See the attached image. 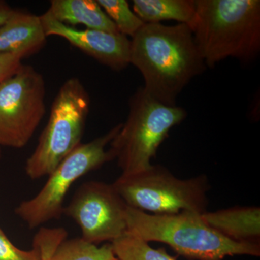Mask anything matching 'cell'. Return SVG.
Returning <instances> with one entry per match:
<instances>
[{
	"label": "cell",
	"instance_id": "1",
	"mask_svg": "<svg viewBox=\"0 0 260 260\" xmlns=\"http://www.w3.org/2000/svg\"><path fill=\"white\" fill-rule=\"evenodd\" d=\"M130 64L144 80L145 91L165 105L206 70L189 25L145 23L130 39Z\"/></svg>",
	"mask_w": 260,
	"mask_h": 260
},
{
	"label": "cell",
	"instance_id": "2",
	"mask_svg": "<svg viewBox=\"0 0 260 260\" xmlns=\"http://www.w3.org/2000/svg\"><path fill=\"white\" fill-rule=\"evenodd\" d=\"M189 24L207 68L228 58L249 64L260 53L259 0H195Z\"/></svg>",
	"mask_w": 260,
	"mask_h": 260
},
{
	"label": "cell",
	"instance_id": "3",
	"mask_svg": "<svg viewBox=\"0 0 260 260\" xmlns=\"http://www.w3.org/2000/svg\"><path fill=\"white\" fill-rule=\"evenodd\" d=\"M127 231L147 242L164 243L190 260H223L236 255L260 256V244L227 239L209 226L201 213L183 211L153 215L126 207Z\"/></svg>",
	"mask_w": 260,
	"mask_h": 260
},
{
	"label": "cell",
	"instance_id": "4",
	"mask_svg": "<svg viewBox=\"0 0 260 260\" xmlns=\"http://www.w3.org/2000/svg\"><path fill=\"white\" fill-rule=\"evenodd\" d=\"M187 112L179 106L165 105L137 89L129 101V112L109 144L121 174L141 172L152 165L159 147L171 129L185 120Z\"/></svg>",
	"mask_w": 260,
	"mask_h": 260
},
{
	"label": "cell",
	"instance_id": "5",
	"mask_svg": "<svg viewBox=\"0 0 260 260\" xmlns=\"http://www.w3.org/2000/svg\"><path fill=\"white\" fill-rule=\"evenodd\" d=\"M112 184L127 206L145 213L208 211L210 186L205 174L179 179L167 167L152 164L141 172L121 174Z\"/></svg>",
	"mask_w": 260,
	"mask_h": 260
},
{
	"label": "cell",
	"instance_id": "6",
	"mask_svg": "<svg viewBox=\"0 0 260 260\" xmlns=\"http://www.w3.org/2000/svg\"><path fill=\"white\" fill-rule=\"evenodd\" d=\"M88 92L78 78H68L61 85L51 104L47 125L25 164L31 179L51 174L81 143L90 112Z\"/></svg>",
	"mask_w": 260,
	"mask_h": 260
},
{
	"label": "cell",
	"instance_id": "7",
	"mask_svg": "<svg viewBox=\"0 0 260 260\" xmlns=\"http://www.w3.org/2000/svg\"><path fill=\"white\" fill-rule=\"evenodd\" d=\"M121 124H116L92 141L80 143L48 175L49 179L39 192L15 208V213L29 229L60 218L64 211L65 197L75 181L114 160L112 153L106 148L120 129Z\"/></svg>",
	"mask_w": 260,
	"mask_h": 260
},
{
	"label": "cell",
	"instance_id": "8",
	"mask_svg": "<svg viewBox=\"0 0 260 260\" xmlns=\"http://www.w3.org/2000/svg\"><path fill=\"white\" fill-rule=\"evenodd\" d=\"M45 96L44 76L31 65L0 83V148L28 144L45 115Z\"/></svg>",
	"mask_w": 260,
	"mask_h": 260
},
{
	"label": "cell",
	"instance_id": "9",
	"mask_svg": "<svg viewBox=\"0 0 260 260\" xmlns=\"http://www.w3.org/2000/svg\"><path fill=\"white\" fill-rule=\"evenodd\" d=\"M126 207L113 184L90 181L78 187L63 214L78 224L84 241L99 245L127 231Z\"/></svg>",
	"mask_w": 260,
	"mask_h": 260
},
{
	"label": "cell",
	"instance_id": "10",
	"mask_svg": "<svg viewBox=\"0 0 260 260\" xmlns=\"http://www.w3.org/2000/svg\"><path fill=\"white\" fill-rule=\"evenodd\" d=\"M40 18L47 37L62 38L114 71H121L130 64V40L125 36L94 29L80 30L57 21L47 11Z\"/></svg>",
	"mask_w": 260,
	"mask_h": 260
},
{
	"label": "cell",
	"instance_id": "11",
	"mask_svg": "<svg viewBox=\"0 0 260 260\" xmlns=\"http://www.w3.org/2000/svg\"><path fill=\"white\" fill-rule=\"evenodd\" d=\"M61 241L56 231L42 229L34 237L32 246L40 251L41 260H118L111 243L99 246L81 237Z\"/></svg>",
	"mask_w": 260,
	"mask_h": 260
},
{
	"label": "cell",
	"instance_id": "12",
	"mask_svg": "<svg viewBox=\"0 0 260 260\" xmlns=\"http://www.w3.org/2000/svg\"><path fill=\"white\" fill-rule=\"evenodd\" d=\"M47 38L40 15L15 10L11 18L0 26V54L19 52L27 57L41 50Z\"/></svg>",
	"mask_w": 260,
	"mask_h": 260
},
{
	"label": "cell",
	"instance_id": "13",
	"mask_svg": "<svg viewBox=\"0 0 260 260\" xmlns=\"http://www.w3.org/2000/svg\"><path fill=\"white\" fill-rule=\"evenodd\" d=\"M209 226L239 243L260 244V210L256 206H235L202 214Z\"/></svg>",
	"mask_w": 260,
	"mask_h": 260
},
{
	"label": "cell",
	"instance_id": "14",
	"mask_svg": "<svg viewBox=\"0 0 260 260\" xmlns=\"http://www.w3.org/2000/svg\"><path fill=\"white\" fill-rule=\"evenodd\" d=\"M47 12L69 26L83 25L88 29L119 32L97 0H51Z\"/></svg>",
	"mask_w": 260,
	"mask_h": 260
},
{
	"label": "cell",
	"instance_id": "15",
	"mask_svg": "<svg viewBox=\"0 0 260 260\" xmlns=\"http://www.w3.org/2000/svg\"><path fill=\"white\" fill-rule=\"evenodd\" d=\"M195 0H133V12L145 23L174 20L189 25L195 14Z\"/></svg>",
	"mask_w": 260,
	"mask_h": 260
},
{
	"label": "cell",
	"instance_id": "16",
	"mask_svg": "<svg viewBox=\"0 0 260 260\" xmlns=\"http://www.w3.org/2000/svg\"><path fill=\"white\" fill-rule=\"evenodd\" d=\"M111 245L118 260H177L168 254L164 248L154 249L129 231L111 242Z\"/></svg>",
	"mask_w": 260,
	"mask_h": 260
},
{
	"label": "cell",
	"instance_id": "17",
	"mask_svg": "<svg viewBox=\"0 0 260 260\" xmlns=\"http://www.w3.org/2000/svg\"><path fill=\"white\" fill-rule=\"evenodd\" d=\"M97 3L111 19L119 34L133 37L145 23L142 21L126 0H97Z\"/></svg>",
	"mask_w": 260,
	"mask_h": 260
},
{
	"label": "cell",
	"instance_id": "18",
	"mask_svg": "<svg viewBox=\"0 0 260 260\" xmlns=\"http://www.w3.org/2000/svg\"><path fill=\"white\" fill-rule=\"evenodd\" d=\"M0 260H41L39 249L23 250L14 245L0 227Z\"/></svg>",
	"mask_w": 260,
	"mask_h": 260
},
{
	"label": "cell",
	"instance_id": "19",
	"mask_svg": "<svg viewBox=\"0 0 260 260\" xmlns=\"http://www.w3.org/2000/svg\"><path fill=\"white\" fill-rule=\"evenodd\" d=\"M25 57V54L19 52L0 54V83L13 75Z\"/></svg>",
	"mask_w": 260,
	"mask_h": 260
},
{
	"label": "cell",
	"instance_id": "20",
	"mask_svg": "<svg viewBox=\"0 0 260 260\" xmlns=\"http://www.w3.org/2000/svg\"><path fill=\"white\" fill-rule=\"evenodd\" d=\"M15 12V10L12 8L8 3L0 1V26L4 25L9 20Z\"/></svg>",
	"mask_w": 260,
	"mask_h": 260
},
{
	"label": "cell",
	"instance_id": "21",
	"mask_svg": "<svg viewBox=\"0 0 260 260\" xmlns=\"http://www.w3.org/2000/svg\"><path fill=\"white\" fill-rule=\"evenodd\" d=\"M2 158V150L1 148H0V159Z\"/></svg>",
	"mask_w": 260,
	"mask_h": 260
}]
</instances>
